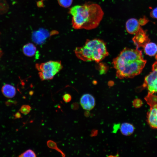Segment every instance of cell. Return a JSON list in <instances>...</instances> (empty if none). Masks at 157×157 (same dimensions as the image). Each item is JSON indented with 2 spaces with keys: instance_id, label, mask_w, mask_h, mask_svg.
<instances>
[{
  "instance_id": "1",
  "label": "cell",
  "mask_w": 157,
  "mask_h": 157,
  "mask_svg": "<svg viewBox=\"0 0 157 157\" xmlns=\"http://www.w3.org/2000/svg\"><path fill=\"white\" fill-rule=\"evenodd\" d=\"M147 61L143 57L142 52L135 49L124 48L113 60L117 77L133 78L142 72Z\"/></svg>"
},
{
  "instance_id": "2",
  "label": "cell",
  "mask_w": 157,
  "mask_h": 157,
  "mask_svg": "<svg viewBox=\"0 0 157 157\" xmlns=\"http://www.w3.org/2000/svg\"><path fill=\"white\" fill-rule=\"evenodd\" d=\"M69 12L72 16V27L75 29L91 30L96 28L104 15L99 5L88 3L73 6Z\"/></svg>"
},
{
  "instance_id": "3",
  "label": "cell",
  "mask_w": 157,
  "mask_h": 157,
  "mask_svg": "<svg viewBox=\"0 0 157 157\" xmlns=\"http://www.w3.org/2000/svg\"><path fill=\"white\" fill-rule=\"evenodd\" d=\"M74 53L78 58L83 61H94L97 63L109 54L105 43L98 39L87 40L84 46L75 48Z\"/></svg>"
},
{
  "instance_id": "4",
  "label": "cell",
  "mask_w": 157,
  "mask_h": 157,
  "mask_svg": "<svg viewBox=\"0 0 157 157\" xmlns=\"http://www.w3.org/2000/svg\"><path fill=\"white\" fill-rule=\"evenodd\" d=\"M35 67L39 71V75L42 80L52 79L63 67L60 61L53 60L37 63Z\"/></svg>"
},
{
  "instance_id": "5",
  "label": "cell",
  "mask_w": 157,
  "mask_h": 157,
  "mask_svg": "<svg viewBox=\"0 0 157 157\" xmlns=\"http://www.w3.org/2000/svg\"><path fill=\"white\" fill-rule=\"evenodd\" d=\"M152 71L144 78L142 88H147L149 92H157V60L153 64Z\"/></svg>"
},
{
  "instance_id": "6",
  "label": "cell",
  "mask_w": 157,
  "mask_h": 157,
  "mask_svg": "<svg viewBox=\"0 0 157 157\" xmlns=\"http://www.w3.org/2000/svg\"><path fill=\"white\" fill-rule=\"evenodd\" d=\"M132 40L136 48H138L140 47L143 48L145 45L150 41V39L146 31L141 27L135 34Z\"/></svg>"
},
{
  "instance_id": "7",
  "label": "cell",
  "mask_w": 157,
  "mask_h": 157,
  "mask_svg": "<svg viewBox=\"0 0 157 157\" xmlns=\"http://www.w3.org/2000/svg\"><path fill=\"white\" fill-rule=\"evenodd\" d=\"M80 104L83 109L90 110L92 109L95 106V99L90 94H85L82 96L80 99Z\"/></svg>"
},
{
  "instance_id": "8",
  "label": "cell",
  "mask_w": 157,
  "mask_h": 157,
  "mask_svg": "<svg viewBox=\"0 0 157 157\" xmlns=\"http://www.w3.org/2000/svg\"><path fill=\"white\" fill-rule=\"evenodd\" d=\"M140 28L139 22L136 19L134 18L130 19L126 22V30L130 34H135Z\"/></svg>"
},
{
  "instance_id": "9",
  "label": "cell",
  "mask_w": 157,
  "mask_h": 157,
  "mask_svg": "<svg viewBox=\"0 0 157 157\" xmlns=\"http://www.w3.org/2000/svg\"><path fill=\"white\" fill-rule=\"evenodd\" d=\"M147 121L151 127L157 129V106L150 109L147 114Z\"/></svg>"
},
{
  "instance_id": "10",
  "label": "cell",
  "mask_w": 157,
  "mask_h": 157,
  "mask_svg": "<svg viewBox=\"0 0 157 157\" xmlns=\"http://www.w3.org/2000/svg\"><path fill=\"white\" fill-rule=\"evenodd\" d=\"M48 36V34H47L44 32L39 31L33 33L32 39L36 43L40 44L44 42Z\"/></svg>"
},
{
  "instance_id": "11",
  "label": "cell",
  "mask_w": 157,
  "mask_h": 157,
  "mask_svg": "<svg viewBox=\"0 0 157 157\" xmlns=\"http://www.w3.org/2000/svg\"><path fill=\"white\" fill-rule=\"evenodd\" d=\"M2 91L4 95L8 98L13 97L15 95L16 90L15 87L10 84H6L2 87Z\"/></svg>"
},
{
  "instance_id": "12",
  "label": "cell",
  "mask_w": 157,
  "mask_h": 157,
  "mask_svg": "<svg viewBox=\"0 0 157 157\" xmlns=\"http://www.w3.org/2000/svg\"><path fill=\"white\" fill-rule=\"evenodd\" d=\"M23 51L24 54L28 57L33 56L37 52L36 47L31 43L25 45L23 48Z\"/></svg>"
},
{
  "instance_id": "13",
  "label": "cell",
  "mask_w": 157,
  "mask_h": 157,
  "mask_svg": "<svg viewBox=\"0 0 157 157\" xmlns=\"http://www.w3.org/2000/svg\"><path fill=\"white\" fill-rule=\"evenodd\" d=\"M134 129L132 124L127 122L122 124L120 127L121 133L126 136H129L132 134L134 132Z\"/></svg>"
},
{
  "instance_id": "14",
  "label": "cell",
  "mask_w": 157,
  "mask_h": 157,
  "mask_svg": "<svg viewBox=\"0 0 157 157\" xmlns=\"http://www.w3.org/2000/svg\"><path fill=\"white\" fill-rule=\"evenodd\" d=\"M143 48L146 54L150 56H155L157 53V45L154 43L149 42Z\"/></svg>"
},
{
  "instance_id": "15",
  "label": "cell",
  "mask_w": 157,
  "mask_h": 157,
  "mask_svg": "<svg viewBox=\"0 0 157 157\" xmlns=\"http://www.w3.org/2000/svg\"><path fill=\"white\" fill-rule=\"evenodd\" d=\"M9 8V5L5 0H0V15L7 13Z\"/></svg>"
},
{
  "instance_id": "16",
  "label": "cell",
  "mask_w": 157,
  "mask_h": 157,
  "mask_svg": "<svg viewBox=\"0 0 157 157\" xmlns=\"http://www.w3.org/2000/svg\"><path fill=\"white\" fill-rule=\"evenodd\" d=\"M48 147L50 148L54 149L60 152L63 157L65 156V154L57 147L56 143L51 140H49L47 142Z\"/></svg>"
},
{
  "instance_id": "17",
  "label": "cell",
  "mask_w": 157,
  "mask_h": 157,
  "mask_svg": "<svg viewBox=\"0 0 157 157\" xmlns=\"http://www.w3.org/2000/svg\"><path fill=\"white\" fill-rule=\"evenodd\" d=\"M19 156L21 157H35L36 156L33 151L31 149H28L21 154Z\"/></svg>"
},
{
  "instance_id": "18",
  "label": "cell",
  "mask_w": 157,
  "mask_h": 157,
  "mask_svg": "<svg viewBox=\"0 0 157 157\" xmlns=\"http://www.w3.org/2000/svg\"><path fill=\"white\" fill-rule=\"evenodd\" d=\"M59 4L64 8H67L72 4V0H58Z\"/></svg>"
},
{
  "instance_id": "19",
  "label": "cell",
  "mask_w": 157,
  "mask_h": 157,
  "mask_svg": "<svg viewBox=\"0 0 157 157\" xmlns=\"http://www.w3.org/2000/svg\"><path fill=\"white\" fill-rule=\"evenodd\" d=\"M31 110V107L30 106L24 105L21 106L20 111L22 113L26 115L30 112Z\"/></svg>"
},
{
  "instance_id": "20",
  "label": "cell",
  "mask_w": 157,
  "mask_h": 157,
  "mask_svg": "<svg viewBox=\"0 0 157 157\" xmlns=\"http://www.w3.org/2000/svg\"><path fill=\"white\" fill-rule=\"evenodd\" d=\"M133 106L136 108L140 107L142 104V101L139 99H136L134 100L133 102Z\"/></svg>"
},
{
  "instance_id": "21",
  "label": "cell",
  "mask_w": 157,
  "mask_h": 157,
  "mask_svg": "<svg viewBox=\"0 0 157 157\" xmlns=\"http://www.w3.org/2000/svg\"><path fill=\"white\" fill-rule=\"evenodd\" d=\"M71 99V96L69 94H65L63 96V99L65 102L68 103L70 102Z\"/></svg>"
},
{
  "instance_id": "22",
  "label": "cell",
  "mask_w": 157,
  "mask_h": 157,
  "mask_svg": "<svg viewBox=\"0 0 157 157\" xmlns=\"http://www.w3.org/2000/svg\"><path fill=\"white\" fill-rule=\"evenodd\" d=\"M149 21L148 19L146 17H144L140 18L138 22L140 25L143 26L146 24Z\"/></svg>"
},
{
  "instance_id": "23",
  "label": "cell",
  "mask_w": 157,
  "mask_h": 157,
  "mask_svg": "<svg viewBox=\"0 0 157 157\" xmlns=\"http://www.w3.org/2000/svg\"><path fill=\"white\" fill-rule=\"evenodd\" d=\"M150 16L153 18H157V7L154 8L151 12Z\"/></svg>"
},
{
  "instance_id": "24",
  "label": "cell",
  "mask_w": 157,
  "mask_h": 157,
  "mask_svg": "<svg viewBox=\"0 0 157 157\" xmlns=\"http://www.w3.org/2000/svg\"><path fill=\"white\" fill-rule=\"evenodd\" d=\"M71 108L74 110L77 109L78 108V105L77 103H73L71 105Z\"/></svg>"
},
{
  "instance_id": "25",
  "label": "cell",
  "mask_w": 157,
  "mask_h": 157,
  "mask_svg": "<svg viewBox=\"0 0 157 157\" xmlns=\"http://www.w3.org/2000/svg\"><path fill=\"white\" fill-rule=\"evenodd\" d=\"M119 126V124H117L115 125H114V126L113 131H116L117 130Z\"/></svg>"
},
{
  "instance_id": "26",
  "label": "cell",
  "mask_w": 157,
  "mask_h": 157,
  "mask_svg": "<svg viewBox=\"0 0 157 157\" xmlns=\"http://www.w3.org/2000/svg\"><path fill=\"white\" fill-rule=\"evenodd\" d=\"M15 117L17 118H19L21 117V115L19 113H16L15 115Z\"/></svg>"
},
{
  "instance_id": "27",
  "label": "cell",
  "mask_w": 157,
  "mask_h": 157,
  "mask_svg": "<svg viewBox=\"0 0 157 157\" xmlns=\"http://www.w3.org/2000/svg\"><path fill=\"white\" fill-rule=\"evenodd\" d=\"M2 54V51L1 50H0V57L1 56Z\"/></svg>"
},
{
  "instance_id": "28",
  "label": "cell",
  "mask_w": 157,
  "mask_h": 157,
  "mask_svg": "<svg viewBox=\"0 0 157 157\" xmlns=\"http://www.w3.org/2000/svg\"><path fill=\"white\" fill-rule=\"evenodd\" d=\"M155 58V59H156V60H157V53L156 55Z\"/></svg>"
}]
</instances>
